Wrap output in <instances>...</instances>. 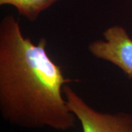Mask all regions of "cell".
<instances>
[{
	"label": "cell",
	"instance_id": "6da1fadb",
	"mask_svg": "<svg viewBox=\"0 0 132 132\" xmlns=\"http://www.w3.org/2000/svg\"><path fill=\"white\" fill-rule=\"evenodd\" d=\"M47 41L25 37L13 15L0 22V109L6 120L27 128L66 131L76 117L63 87L72 81L46 52Z\"/></svg>",
	"mask_w": 132,
	"mask_h": 132
},
{
	"label": "cell",
	"instance_id": "7a4b0ae2",
	"mask_svg": "<svg viewBox=\"0 0 132 132\" xmlns=\"http://www.w3.org/2000/svg\"><path fill=\"white\" fill-rule=\"evenodd\" d=\"M63 93L68 109L80 121L82 132H132V114L98 112L68 85L63 87Z\"/></svg>",
	"mask_w": 132,
	"mask_h": 132
},
{
	"label": "cell",
	"instance_id": "3957f363",
	"mask_svg": "<svg viewBox=\"0 0 132 132\" xmlns=\"http://www.w3.org/2000/svg\"><path fill=\"white\" fill-rule=\"evenodd\" d=\"M104 40H96L89 44L88 49L95 57L109 62L132 78V39L126 29L113 25L103 32Z\"/></svg>",
	"mask_w": 132,
	"mask_h": 132
},
{
	"label": "cell",
	"instance_id": "277c9868",
	"mask_svg": "<svg viewBox=\"0 0 132 132\" xmlns=\"http://www.w3.org/2000/svg\"><path fill=\"white\" fill-rule=\"evenodd\" d=\"M58 0H0V5H11L30 21H36L45 10Z\"/></svg>",
	"mask_w": 132,
	"mask_h": 132
}]
</instances>
